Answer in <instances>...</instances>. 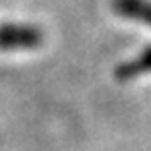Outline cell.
<instances>
[{"instance_id": "obj_3", "label": "cell", "mask_w": 151, "mask_h": 151, "mask_svg": "<svg viewBox=\"0 0 151 151\" xmlns=\"http://www.w3.org/2000/svg\"><path fill=\"white\" fill-rule=\"evenodd\" d=\"M126 70H132V72L134 70H151V47L136 60V62H132L130 66H126ZM132 72H130V74H132Z\"/></svg>"}, {"instance_id": "obj_2", "label": "cell", "mask_w": 151, "mask_h": 151, "mask_svg": "<svg viewBox=\"0 0 151 151\" xmlns=\"http://www.w3.org/2000/svg\"><path fill=\"white\" fill-rule=\"evenodd\" d=\"M112 10L124 18L151 25V0H112Z\"/></svg>"}, {"instance_id": "obj_1", "label": "cell", "mask_w": 151, "mask_h": 151, "mask_svg": "<svg viewBox=\"0 0 151 151\" xmlns=\"http://www.w3.org/2000/svg\"><path fill=\"white\" fill-rule=\"evenodd\" d=\"M41 43V33L29 25H2L0 27V49L35 47Z\"/></svg>"}]
</instances>
